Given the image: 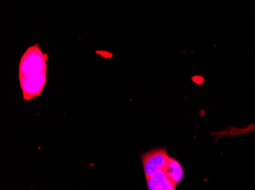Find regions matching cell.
<instances>
[{
    "instance_id": "obj_2",
    "label": "cell",
    "mask_w": 255,
    "mask_h": 190,
    "mask_svg": "<svg viewBox=\"0 0 255 190\" xmlns=\"http://www.w3.org/2000/svg\"><path fill=\"white\" fill-rule=\"evenodd\" d=\"M169 158L170 156L165 147L154 148L141 154L143 170L146 178L163 171Z\"/></svg>"
},
{
    "instance_id": "obj_4",
    "label": "cell",
    "mask_w": 255,
    "mask_h": 190,
    "mask_svg": "<svg viewBox=\"0 0 255 190\" xmlns=\"http://www.w3.org/2000/svg\"><path fill=\"white\" fill-rule=\"evenodd\" d=\"M163 171L165 173L167 177L176 187L183 181L184 177L183 166L181 165L180 161L172 157L168 158V161Z\"/></svg>"
},
{
    "instance_id": "obj_5",
    "label": "cell",
    "mask_w": 255,
    "mask_h": 190,
    "mask_svg": "<svg viewBox=\"0 0 255 190\" xmlns=\"http://www.w3.org/2000/svg\"><path fill=\"white\" fill-rule=\"evenodd\" d=\"M146 179L148 190H176V186L169 179L164 171H160Z\"/></svg>"
},
{
    "instance_id": "obj_3",
    "label": "cell",
    "mask_w": 255,
    "mask_h": 190,
    "mask_svg": "<svg viewBox=\"0 0 255 190\" xmlns=\"http://www.w3.org/2000/svg\"><path fill=\"white\" fill-rule=\"evenodd\" d=\"M19 81L23 98L25 101H31L42 92L47 83V74L33 77L19 76Z\"/></svg>"
},
{
    "instance_id": "obj_1",
    "label": "cell",
    "mask_w": 255,
    "mask_h": 190,
    "mask_svg": "<svg viewBox=\"0 0 255 190\" xmlns=\"http://www.w3.org/2000/svg\"><path fill=\"white\" fill-rule=\"evenodd\" d=\"M48 55L41 51L39 46L30 47L21 57L19 76H38L47 74Z\"/></svg>"
}]
</instances>
